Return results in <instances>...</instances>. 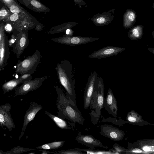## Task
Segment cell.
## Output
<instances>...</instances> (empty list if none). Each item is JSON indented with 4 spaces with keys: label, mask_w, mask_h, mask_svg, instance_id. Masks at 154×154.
Instances as JSON below:
<instances>
[{
    "label": "cell",
    "mask_w": 154,
    "mask_h": 154,
    "mask_svg": "<svg viewBox=\"0 0 154 154\" xmlns=\"http://www.w3.org/2000/svg\"><path fill=\"white\" fill-rule=\"evenodd\" d=\"M55 88L57 95L56 104L58 116L84 126V119L76 104L70 100L60 88L56 86Z\"/></svg>",
    "instance_id": "obj_1"
},
{
    "label": "cell",
    "mask_w": 154,
    "mask_h": 154,
    "mask_svg": "<svg viewBox=\"0 0 154 154\" xmlns=\"http://www.w3.org/2000/svg\"><path fill=\"white\" fill-rule=\"evenodd\" d=\"M143 28L142 25H137L133 27L128 32V37L133 40L140 39L143 35Z\"/></svg>",
    "instance_id": "obj_20"
},
{
    "label": "cell",
    "mask_w": 154,
    "mask_h": 154,
    "mask_svg": "<svg viewBox=\"0 0 154 154\" xmlns=\"http://www.w3.org/2000/svg\"><path fill=\"white\" fill-rule=\"evenodd\" d=\"M103 107L109 114L115 118L116 117L118 111L117 102L110 88L108 90Z\"/></svg>",
    "instance_id": "obj_15"
},
{
    "label": "cell",
    "mask_w": 154,
    "mask_h": 154,
    "mask_svg": "<svg viewBox=\"0 0 154 154\" xmlns=\"http://www.w3.org/2000/svg\"><path fill=\"white\" fill-rule=\"evenodd\" d=\"M126 48L109 46L92 52L88 57L90 58L103 59L113 56H116L118 54L125 50Z\"/></svg>",
    "instance_id": "obj_11"
},
{
    "label": "cell",
    "mask_w": 154,
    "mask_h": 154,
    "mask_svg": "<svg viewBox=\"0 0 154 154\" xmlns=\"http://www.w3.org/2000/svg\"><path fill=\"white\" fill-rule=\"evenodd\" d=\"M54 154H85V153L82 152L78 148H75L74 149H71L66 150H60L55 152H53Z\"/></svg>",
    "instance_id": "obj_24"
},
{
    "label": "cell",
    "mask_w": 154,
    "mask_h": 154,
    "mask_svg": "<svg viewBox=\"0 0 154 154\" xmlns=\"http://www.w3.org/2000/svg\"><path fill=\"white\" fill-rule=\"evenodd\" d=\"M32 79L31 75L26 74L22 75L19 78L10 80L5 83L2 86L3 94L11 91L15 89L20 84L25 81Z\"/></svg>",
    "instance_id": "obj_17"
},
{
    "label": "cell",
    "mask_w": 154,
    "mask_h": 154,
    "mask_svg": "<svg viewBox=\"0 0 154 154\" xmlns=\"http://www.w3.org/2000/svg\"><path fill=\"white\" fill-rule=\"evenodd\" d=\"M14 40L12 44V50L19 58L29 45V40L27 32L25 31H20Z\"/></svg>",
    "instance_id": "obj_8"
},
{
    "label": "cell",
    "mask_w": 154,
    "mask_h": 154,
    "mask_svg": "<svg viewBox=\"0 0 154 154\" xmlns=\"http://www.w3.org/2000/svg\"><path fill=\"white\" fill-rule=\"evenodd\" d=\"M35 150V149L24 147L18 146L6 152H4L0 149V154H20Z\"/></svg>",
    "instance_id": "obj_23"
},
{
    "label": "cell",
    "mask_w": 154,
    "mask_h": 154,
    "mask_svg": "<svg viewBox=\"0 0 154 154\" xmlns=\"http://www.w3.org/2000/svg\"><path fill=\"white\" fill-rule=\"evenodd\" d=\"M99 39V38L78 36H63L52 38L53 41L69 46H75L91 42Z\"/></svg>",
    "instance_id": "obj_6"
},
{
    "label": "cell",
    "mask_w": 154,
    "mask_h": 154,
    "mask_svg": "<svg viewBox=\"0 0 154 154\" xmlns=\"http://www.w3.org/2000/svg\"><path fill=\"white\" fill-rule=\"evenodd\" d=\"M97 77L96 71H94L89 76L84 93L83 101L84 108L88 109L90 106L94 89L95 83Z\"/></svg>",
    "instance_id": "obj_10"
},
{
    "label": "cell",
    "mask_w": 154,
    "mask_h": 154,
    "mask_svg": "<svg viewBox=\"0 0 154 154\" xmlns=\"http://www.w3.org/2000/svg\"><path fill=\"white\" fill-rule=\"evenodd\" d=\"M75 4L79 5H85L86 4L83 0H73Z\"/></svg>",
    "instance_id": "obj_29"
},
{
    "label": "cell",
    "mask_w": 154,
    "mask_h": 154,
    "mask_svg": "<svg viewBox=\"0 0 154 154\" xmlns=\"http://www.w3.org/2000/svg\"><path fill=\"white\" fill-rule=\"evenodd\" d=\"M105 87L101 77L96 80L90 106L91 110L90 114L91 121L94 125L98 122L101 115V110L103 107Z\"/></svg>",
    "instance_id": "obj_3"
},
{
    "label": "cell",
    "mask_w": 154,
    "mask_h": 154,
    "mask_svg": "<svg viewBox=\"0 0 154 154\" xmlns=\"http://www.w3.org/2000/svg\"><path fill=\"white\" fill-rule=\"evenodd\" d=\"M28 154H35V153L34 152V153H28Z\"/></svg>",
    "instance_id": "obj_39"
},
{
    "label": "cell",
    "mask_w": 154,
    "mask_h": 154,
    "mask_svg": "<svg viewBox=\"0 0 154 154\" xmlns=\"http://www.w3.org/2000/svg\"><path fill=\"white\" fill-rule=\"evenodd\" d=\"M19 17V15L18 14H13L10 16L8 19L11 21H15L18 19Z\"/></svg>",
    "instance_id": "obj_27"
},
{
    "label": "cell",
    "mask_w": 154,
    "mask_h": 154,
    "mask_svg": "<svg viewBox=\"0 0 154 154\" xmlns=\"http://www.w3.org/2000/svg\"><path fill=\"white\" fill-rule=\"evenodd\" d=\"M65 141H54L46 143L36 147V148L40 149L51 150L57 149L62 146Z\"/></svg>",
    "instance_id": "obj_22"
},
{
    "label": "cell",
    "mask_w": 154,
    "mask_h": 154,
    "mask_svg": "<svg viewBox=\"0 0 154 154\" xmlns=\"http://www.w3.org/2000/svg\"><path fill=\"white\" fill-rule=\"evenodd\" d=\"M45 113L54 122L57 127L63 129H71L73 125L71 123H68L64 119L54 115L46 111Z\"/></svg>",
    "instance_id": "obj_18"
},
{
    "label": "cell",
    "mask_w": 154,
    "mask_h": 154,
    "mask_svg": "<svg viewBox=\"0 0 154 154\" xmlns=\"http://www.w3.org/2000/svg\"><path fill=\"white\" fill-rule=\"evenodd\" d=\"M148 50L151 53L154 55V48H148Z\"/></svg>",
    "instance_id": "obj_36"
},
{
    "label": "cell",
    "mask_w": 154,
    "mask_h": 154,
    "mask_svg": "<svg viewBox=\"0 0 154 154\" xmlns=\"http://www.w3.org/2000/svg\"><path fill=\"white\" fill-rule=\"evenodd\" d=\"M75 139L80 143L85 146L92 149L96 147H103L101 141L92 136L90 135H82L79 132L75 137Z\"/></svg>",
    "instance_id": "obj_16"
},
{
    "label": "cell",
    "mask_w": 154,
    "mask_h": 154,
    "mask_svg": "<svg viewBox=\"0 0 154 154\" xmlns=\"http://www.w3.org/2000/svg\"><path fill=\"white\" fill-rule=\"evenodd\" d=\"M143 149L146 151H154V146H145L143 148Z\"/></svg>",
    "instance_id": "obj_31"
},
{
    "label": "cell",
    "mask_w": 154,
    "mask_h": 154,
    "mask_svg": "<svg viewBox=\"0 0 154 154\" xmlns=\"http://www.w3.org/2000/svg\"><path fill=\"white\" fill-rule=\"evenodd\" d=\"M152 7L153 8H154V2L152 5Z\"/></svg>",
    "instance_id": "obj_38"
},
{
    "label": "cell",
    "mask_w": 154,
    "mask_h": 154,
    "mask_svg": "<svg viewBox=\"0 0 154 154\" xmlns=\"http://www.w3.org/2000/svg\"><path fill=\"white\" fill-rule=\"evenodd\" d=\"M27 4H29L32 9L38 12L48 11L49 9L46 6L36 0H26Z\"/></svg>",
    "instance_id": "obj_21"
},
{
    "label": "cell",
    "mask_w": 154,
    "mask_h": 154,
    "mask_svg": "<svg viewBox=\"0 0 154 154\" xmlns=\"http://www.w3.org/2000/svg\"><path fill=\"white\" fill-rule=\"evenodd\" d=\"M55 70L60 83L66 91L69 98L76 104L75 80L72 78V67L69 61L64 60L57 63Z\"/></svg>",
    "instance_id": "obj_2"
},
{
    "label": "cell",
    "mask_w": 154,
    "mask_h": 154,
    "mask_svg": "<svg viewBox=\"0 0 154 154\" xmlns=\"http://www.w3.org/2000/svg\"><path fill=\"white\" fill-rule=\"evenodd\" d=\"M47 78V76H43L25 81L21 85L15 89V95H25L31 91L37 89L41 86Z\"/></svg>",
    "instance_id": "obj_7"
},
{
    "label": "cell",
    "mask_w": 154,
    "mask_h": 154,
    "mask_svg": "<svg viewBox=\"0 0 154 154\" xmlns=\"http://www.w3.org/2000/svg\"><path fill=\"white\" fill-rule=\"evenodd\" d=\"M136 13L132 9H128L123 16V26L125 29L131 28L136 22Z\"/></svg>",
    "instance_id": "obj_19"
},
{
    "label": "cell",
    "mask_w": 154,
    "mask_h": 154,
    "mask_svg": "<svg viewBox=\"0 0 154 154\" xmlns=\"http://www.w3.org/2000/svg\"><path fill=\"white\" fill-rule=\"evenodd\" d=\"M73 32L74 31L71 28H69L66 30L65 34L64 35L72 36L73 35Z\"/></svg>",
    "instance_id": "obj_28"
},
{
    "label": "cell",
    "mask_w": 154,
    "mask_h": 154,
    "mask_svg": "<svg viewBox=\"0 0 154 154\" xmlns=\"http://www.w3.org/2000/svg\"><path fill=\"white\" fill-rule=\"evenodd\" d=\"M40 151L42 152L41 154H48L49 153H53V152H51L49 151H48L46 150H45L44 149H41V150H40Z\"/></svg>",
    "instance_id": "obj_34"
},
{
    "label": "cell",
    "mask_w": 154,
    "mask_h": 154,
    "mask_svg": "<svg viewBox=\"0 0 154 154\" xmlns=\"http://www.w3.org/2000/svg\"><path fill=\"white\" fill-rule=\"evenodd\" d=\"M10 13L4 8H2L0 11V20L7 18L10 15Z\"/></svg>",
    "instance_id": "obj_26"
},
{
    "label": "cell",
    "mask_w": 154,
    "mask_h": 154,
    "mask_svg": "<svg viewBox=\"0 0 154 154\" xmlns=\"http://www.w3.org/2000/svg\"><path fill=\"white\" fill-rule=\"evenodd\" d=\"M100 134L114 141H119L121 139L122 133L117 128L110 125L104 124L100 127Z\"/></svg>",
    "instance_id": "obj_14"
},
{
    "label": "cell",
    "mask_w": 154,
    "mask_h": 154,
    "mask_svg": "<svg viewBox=\"0 0 154 154\" xmlns=\"http://www.w3.org/2000/svg\"><path fill=\"white\" fill-rule=\"evenodd\" d=\"M11 106L9 103L0 106V125L3 128L6 127L9 131L15 128V125L10 114Z\"/></svg>",
    "instance_id": "obj_9"
},
{
    "label": "cell",
    "mask_w": 154,
    "mask_h": 154,
    "mask_svg": "<svg viewBox=\"0 0 154 154\" xmlns=\"http://www.w3.org/2000/svg\"><path fill=\"white\" fill-rule=\"evenodd\" d=\"M8 6L9 7L11 12L13 14H18L21 12L20 8L16 5V4H12Z\"/></svg>",
    "instance_id": "obj_25"
},
{
    "label": "cell",
    "mask_w": 154,
    "mask_h": 154,
    "mask_svg": "<svg viewBox=\"0 0 154 154\" xmlns=\"http://www.w3.org/2000/svg\"><path fill=\"white\" fill-rule=\"evenodd\" d=\"M8 39L3 23L0 25V72L4 70L9 56Z\"/></svg>",
    "instance_id": "obj_5"
},
{
    "label": "cell",
    "mask_w": 154,
    "mask_h": 154,
    "mask_svg": "<svg viewBox=\"0 0 154 154\" xmlns=\"http://www.w3.org/2000/svg\"><path fill=\"white\" fill-rule=\"evenodd\" d=\"M5 29L6 30L9 31L12 30V27L10 24H8L5 26Z\"/></svg>",
    "instance_id": "obj_32"
},
{
    "label": "cell",
    "mask_w": 154,
    "mask_h": 154,
    "mask_svg": "<svg viewBox=\"0 0 154 154\" xmlns=\"http://www.w3.org/2000/svg\"><path fill=\"white\" fill-rule=\"evenodd\" d=\"M115 9H112L101 14L98 13L93 16L91 20L96 26H102L108 25L114 19Z\"/></svg>",
    "instance_id": "obj_13"
},
{
    "label": "cell",
    "mask_w": 154,
    "mask_h": 154,
    "mask_svg": "<svg viewBox=\"0 0 154 154\" xmlns=\"http://www.w3.org/2000/svg\"><path fill=\"white\" fill-rule=\"evenodd\" d=\"M41 52L36 50L34 54L23 60H19L15 66V72L22 75L33 74L36 71L41 59Z\"/></svg>",
    "instance_id": "obj_4"
},
{
    "label": "cell",
    "mask_w": 154,
    "mask_h": 154,
    "mask_svg": "<svg viewBox=\"0 0 154 154\" xmlns=\"http://www.w3.org/2000/svg\"><path fill=\"white\" fill-rule=\"evenodd\" d=\"M128 120L130 122H134L136 121V119L135 118L130 116L128 118Z\"/></svg>",
    "instance_id": "obj_33"
},
{
    "label": "cell",
    "mask_w": 154,
    "mask_h": 154,
    "mask_svg": "<svg viewBox=\"0 0 154 154\" xmlns=\"http://www.w3.org/2000/svg\"><path fill=\"white\" fill-rule=\"evenodd\" d=\"M43 109L42 106L34 102L31 103L30 105L26 111L24 118L22 131L19 140H20L24 134L29 123L34 118L37 113Z\"/></svg>",
    "instance_id": "obj_12"
},
{
    "label": "cell",
    "mask_w": 154,
    "mask_h": 154,
    "mask_svg": "<svg viewBox=\"0 0 154 154\" xmlns=\"http://www.w3.org/2000/svg\"><path fill=\"white\" fill-rule=\"evenodd\" d=\"M2 2L7 6L12 4H16L14 0H1Z\"/></svg>",
    "instance_id": "obj_30"
},
{
    "label": "cell",
    "mask_w": 154,
    "mask_h": 154,
    "mask_svg": "<svg viewBox=\"0 0 154 154\" xmlns=\"http://www.w3.org/2000/svg\"><path fill=\"white\" fill-rule=\"evenodd\" d=\"M132 152H141L142 151L140 149L135 148L132 150Z\"/></svg>",
    "instance_id": "obj_35"
},
{
    "label": "cell",
    "mask_w": 154,
    "mask_h": 154,
    "mask_svg": "<svg viewBox=\"0 0 154 154\" xmlns=\"http://www.w3.org/2000/svg\"><path fill=\"white\" fill-rule=\"evenodd\" d=\"M152 34L154 38V31L152 32Z\"/></svg>",
    "instance_id": "obj_37"
}]
</instances>
